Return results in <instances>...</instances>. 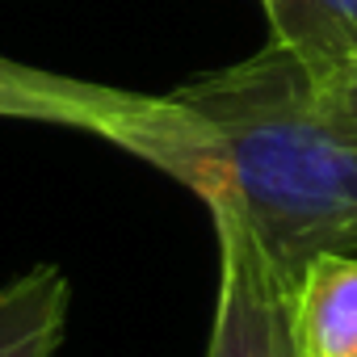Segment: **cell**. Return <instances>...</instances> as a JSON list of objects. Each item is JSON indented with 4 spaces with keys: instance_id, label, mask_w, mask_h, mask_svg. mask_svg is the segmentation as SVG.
Wrapping results in <instances>:
<instances>
[{
    "instance_id": "obj_1",
    "label": "cell",
    "mask_w": 357,
    "mask_h": 357,
    "mask_svg": "<svg viewBox=\"0 0 357 357\" xmlns=\"http://www.w3.org/2000/svg\"><path fill=\"white\" fill-rule=\"evenodd\" d=\"M319 76L265 43L257 55L164 93L118 147L236 215L294 286L311 261L357 252V143L315 101Z\"/></svg>"
},
{
    "instance_id": "obj_2",
    "label": "cell",
    "mask_w": 357,
    "mask_h": 357,
    "mask_svg": "<svg viewBox=\"0 0 357 357\" xmlns=\"http://www.w3.org/2000/svg\"><path fill=\"white\" fill-rule=\"evenodd\" d=\"M219 236V298L206 357H307L294 328V286L265 261L248 227L211 211Z\"/></svg>"
},
{
    "instance_id": "obj_3",
    "label": "cell",
    "mask_w": 357,
    "mask_h": 357,
    "mask_svg": "<svg viewBox=\"0 0 357 357\" xmlns=\"http://www.w3.org/2000/svg\"><path fill=\"white\" fill-rule=\"evenodd\" d=\"M160 109H164V97H143V93L59 76V72L30 68L0 55V118L76 126L109 143H122L135 126L151 122Z\"/></svg>"
},
{
    "instance_id": "obj_4",
    "label": "cell",
    "mask_w": 357,
    "mask_h": 357,
    "mask_svg": "<svg viewBox=\"0 0 357 357\" xmlns=\"http://www.w3.org/2000/svg\"><path fill=\"white\" fill-rule=\"evenodd\" d=\"M294 328L307 357H357V252H328L294 282Z\"/></svg>"
},
{
    "instance_id": "obj_5",
    "label": "cell",
    "mask_w": 357,
    "mask_h": 357,
    "mask_svg": "<svg viewBox=\"0 0 357 357\" xmlns=\"http://www.w3.org/2000/svg\"><path fill=\"white\" fill-rule=\"evenodd\" d=\"M269 43L319 80L357 59V0H261Z\"/></svg>"
},
{
    "instance_id": "obj_6",
    "label": "cell",
    "mask_w": 357,
    "mask_h": 357,
    "mask_svg": "<svg viewBox=\"0 0 357 357\" xmlns=\"http://www.w3.org/2000/svg\"><path fill=\"white\" fill-rule=\"evenodd\" d=\"M68 273L34 265L0 286V357H55L68 324Z\"/></svg>"
},
{
    "instance_id": "obj_7",
    "label": "cell",
    "mask_w": 357,
    "mask_h": 357,
    "mask_svg": "<svg viewBox=\"0 0 357 357\" xmlns=\"http://www.w3.org/2000/svg\"><path fill=\"white\" fill-rule=\"evenodd\" d=\"M315 101H319V114L324 122L344 135L349 143H357V59L328 72L319 84H315Z\"/></svg>"
}]
</instances>
